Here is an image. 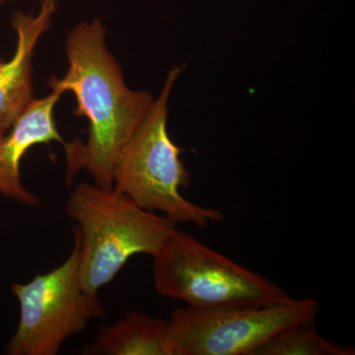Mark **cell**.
<instances>
[{"label": "cell", "instance_id": "cell-4", "mask_svg": "<svg viewBox=\"0 0 355 355\" xmlns=\"http://www.w3.org/2000/svg\"><path fill=\"white\" fill-rule=\"evenodd\" d=\"M159 293L202 309L287 302L291 295L260 273L231 260L176 229L153 256Z\"/></svg>", "mask_w": 355, "mask_h": 355}, {"label": "cell", "instance_id": "cell-7", "mask_svg": "<svg viewBox=\"0 0 355 355\" xmlns=\"http://www.w3.org/2000/svg\"><path fill=\"white\" fill-rule=\"evenodd\" d=\"M58 0H42L39 12L14 13L11 26L16 33L12 58L0 69V135L12 128L33 97V55L39 40L51 27Z\"/></svg>", "mask_w": 355, "mask_h": 355}, {"label": "cell", "instance_id": "cell-5", "mask_svg": "<svg viewBox=\"0 0 355 355\" xmlns=\"http://www.w3.org/2000/svg\"><path fill=\"white\" fill-rule=\"evenodd\" d=\"M67 260L27 284L14 282L19 301L17 330L7 343L8 355H57L65 340L83 331L89 322L106 316L98 293L84 291L79 277V242Z\"/></svg>", "mask_w": 355, "mask_h": 355}, {"label": "cell", "instance_id": "cell-11", "mask_svg": "<svg viewBox=\"0 0 355 355\" xmlns=\"http://www.w3.org/2000/svg\"><path fill=\"white\" fill-rule=\"evenodd\" d=\"M4 64H6V60H2V58H0V69H2V67H3Z\"/></svg>", "mask_w": 355, "mask_h": 355}, {"label": "cell", "instance_id": "cell-8", "mask_svg": "<svg viewBox=\"0 0 355 355\" xmlns=\"http://www.w3.org/2000/svg\"><path fill=\"white\" fill-rule=\"evenodd\" d=\"M62 93L51 94L30 103L12 128L0 135V195L28 207L41 200L27 190L21 180L20 163L32 147L53 141L64 144L55 125L53 111Z\"/></svg>", "mask_w": 355, "mask_h": 355}, {"label": "cell", "instance_id": "cell-1", "mask_svg": "<svg viewBox=\"0 0 355 355\" xmlns=\"http://www.w3.org/2000/svg\"><path fill=\"white\" fill-rule=\"evenodd\" d=\"M101 21L81 22L67 35L69 69L62 78L49 80L51 90L73 93L74 114L89 121L86 142L64 144L67 179L83 169L94 184L113 188L114 167L121 149L132 137L154 99L148 91L125 85L120 64L107 48Z\"/></svg>", "mask_w": 355, "mask_h": 355}, {"label": "cell", "instance_id": "cell-3", "mask_svg": "<svg viewBox=\"0 0 355 355\" xmlns=\"http://www.w3.org/2000/svg\"><path fill=\"white\" fill-rule=\"evenodd\" d=\"M183 67H174L164 86L132 137L121 149L114 167L113 188L149 211H160L175 224L207 227L224 219L221 210L200 207L184 198L191 175L180 155L184 149L167 130L168 102Z\"/></svg>", "mask_w": 355, "mask_h": 355}, {"label": "cell", "instance_id": "cell-6", "mask_svg": "<svg viewBox=\"0 0 355 355\" xmlns=\"http://www.w3.org/2000/svg\"><path fill=\"white\" fill-rule=\"evenodd\" d=\"M316 299L252 307L179 308L172 313L176 355H252L261 345L292 324L316 318Z\"/></svg>", "mask_w": 355, "mask_h": 355}, {"label": "cell", "instance_id": "cell-9", "mask_svg": "<svg viewBox=\"0 0 355 355\" xmlns=\"http://www.w3.org/2000/svg\"><path fill=\"white\" fill-rule=\"evenodd\" d=\"M84 354L176 355L169 320L130 311L112 326L102 327Z\"/></svg>", "mask_w": 355, "mask_h": 355}, {"label": "cell", "instance_id": "cell-2", "mask_svg": "<svg viewBox=\"0 0 355 355\" xmlns=\"http://www.w3.org/2000/svg\"><path fill=\"white\" fill-rule=\"evenodd\" d=\"M76 222L79 277L84 291L98 293L135 254L154 256L177 229L164 216L141 209L114 188L81 183L65 203Z\"/></svg>", "mask_w": 355, "mask_h": 355}, {"label": "cell", "instance_id": "cell-10", "mask_svg": "<svg viewBox=\"0 0 355 355\" xmlns=\"http://www.w3.org/2000/svg\"><path fill=\"white\" fill-rule=\"evenodd\" d=\"M316 318L292 324L261 345L252 355H354L349 345H338L320 335Z\"/></svg>", "mask_w": 355, "mask_h": 355}, {"label": "cell", "instance_id": "cell-12", "mask_svg": "<svg viewBox=\"0 0 355 355\" xmlns=\"http://www.w3.org/2000/svg\"><path fill=\"white\" fill-rule=\"evenodd\" d=\"M6 1L7 0H0V6H2V4L6 3Z\"/></svg>", "mask_w": 355, "mask_h": 355}]
</instances>
